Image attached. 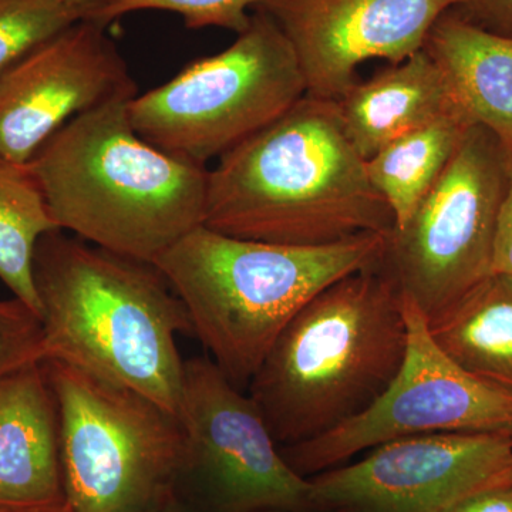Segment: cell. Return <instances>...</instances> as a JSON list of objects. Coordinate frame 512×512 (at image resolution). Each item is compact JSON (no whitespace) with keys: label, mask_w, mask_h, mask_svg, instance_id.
<instances>
[{"label":"cell","mask_w":512,"mask_h":512,"mask_svg":"<svg viewBox=\"0 0 512 512\" xmlns=\"http://www.w3.org/2000/svg\"><path fill=\"white\" fill-rule=\"evenodd\" d=\"M35 285L43 360L124 384L178 416L185 360L177 336L194 330L156 265L57 229L37 245Z\"/></svg>","instance_id":"cell-2"},{"label":"cell","mask_w":512,"mask_h":512,"mask_svg":"<svg viewBox=\"0 0 512 512\" xmlns=\"http://www.w3.org/2000/svg\"><path fill=\"white\" fill-rule=\"evenodd\" d=\"M67 2L76 3V5L86 6V8L92 9L93 12L94 9L99 8V6L103 5V3L109 2V0H67Z\"/></svg>","instance_id":"cell-28"},{"label":"cell","mask_w":512,"mask_h":512,"mask_svg":"<svg viewBox=\"0 0 512 512\" xmlns=\"http://www.w3.org/2000/svg\"><path fill=\"white\" fill-rule=\"evenodd\" d=\"M406 352L403 295L382 261L313 296L279 333L248 394L278 446H293L366 412Z\"/></svg>","instance_id":"cell-3"},{"label":"cell","mask_w":512,"mask_h":512,"mask_svg":"<svg viewBox=\"0 0 512 512\" xmlns=\"http://www.w3.org/2000/svg\"><path fill=\"white\" fill-rule=\"evenodd\" d=\"M471 126L460 111H451L397 138L366 161L370 183L389 205L394 227L409 220L446 170Z\"/></svg>","instance_id":"cell-18"},{"label":"cell","mask_w":512,"mask_h":512,"mask_svg":"<svg viewBox=\"0 0 512 512\" xmlns=\"http://www.w3.org/2000/svg\"><path fill=\"white\" fill-rule=\"evenodd\" d=\"M448 512H512V487L477 495Z\"/></svg>","instance_id":"cell-25"},{"label":"cell","mask_w":512,"mask_h":512,"mask_svg":"<svg viewBox=\"0 0 512 512\" xmlns=\"http://www.w3.org/2000/svg\"><path fill=\"white\" fill-rule=\"evenodd\" d=\"M0 512H74L66 498L45 504L0 505Z\"/></svg>","instance_id":"cell-26"},{"label":"cell","mask_w":512,"mask_h":512,"mask_svg":"<svg viewBox=\"0 0 512 512\" xmlns=\"http://www.w3.org/2000/svg\"><path fill=\"white\" fill-rule=\"evenodd\" d=\"M259 0H109L90 13L89 18L109 25L128 13L161 10L177 13L185 28H220L244 32Z\"/></svg>","instance_id":"cell-21"},{"label":"cell","mask_w":512,"mask_h":512,"mask_svg":"<svg viewBox=\"0 0 512 512\" xmlns=\"http://www.w3.org/2000/svg\"><path fill=\"white\" fill-rule=\"evenodd\" d=\"M440 67L456 109L500 141L512 165V39L477 28L450 9L423 47Z\"/></svg>","instance_id":"cell-15"},{"label":"cell","mask_w":512,"mask_h":512,"mask_svg":"<svg viewBox=\"0 0 512 512\" xmlns=\"http://www.w3.org/2000/svg\"><path fill=\"white\" fill-rule=\"evenodd\" d=\"M106 28L80 20L0 74V158L28 164L69 121L137 96Z\"/></svg>","instance_id":"cell-12"},{"label":"cell","mask_w":512,"mask_h":512,"mask_svg":"<svg viewBox=\"0 0 512 512\" xmlns=\"http://www.w3.org/2000/svg\"><path fill=\"white\" fill-rule=\"evenodd\" d=\"M407 352L399 375L372 407L316 439L281 447L301 476L339 467L389 441L436 433L512 437V394L494 389L457 366L437 346L426 316L403 296Z\"/></svg>","instance_id":"cell-9"},{"label":"cell","mask_w":512,"mask_h":512,"mask_svg":"<svg viewBox=\"0 0 512 512\" xmlns=\"http://www.w3.org/2000/svg\"><path fill=\"white\" fill-rule=\"evenodd\" d=\"M185 434L180 476L220 512L311 510V480L282 456L261 410L210 356L184 362L178 410Z\"/></svg>","instance_id":"cell-10"},{"label":"cell","mask_w":512,"mask_h":512,"mask_svg":"<svg viewBox=\"0 0 512 512\" xmlns=\"http://www.w3.org/2000/svg\"><path fill=\"white\" fill-rule=\"evenodd\" d=\"M130 100L69 121L28 165L62 231L154 264L202 225L208 168L144 140L128 116Z\"/></svg>","instance_id":"cell-4"},{"label":"cell","mask_w":512,"mask_h":512,"mask_svg":"<svg viewBox=\"0 0 512 512\" xmlns=\"http://www.w3.org/2000/svg\"><path fill=\"white\" fill-rule=\"evenodd\" d=\"M42 360V320L18 298L0 301V379Z\"/></svg>","instance_id":"cell-22"},{"label":"cell","mask_w":512,"mask_h":512,"mask_svg":"<svg viewBox=\"0 0 512 512\" xmlns=\"http://www.w3.org/2000/svg\"><path fill=\"white\" fill-rule=\"evenodd\" d=\"M90 12L67 0H0V74Z\"/></svg>","instance_id":"cell-20"},{"label":"cell","mask_w":512,"mask_h":512,"mask_svg":"<svg viewBox=\"0 0 512 512\" xmlns=\"http://www.w3.org/2000/svg\"><path fill=\"white\" fill-rule=\"evenodd\" d=\"M453 10L485 32L512 39V0H457Z\"/></svg>","instance_id":"cell-23"},{"label":"cell","mask_w":512,"mask_h":512,"mask_svg":"<svg viewBox=\"0 0 512 512\" xmlns=\"http://www.w3.org/2000/svg\"><path fill=\"white\" fill-rule=\"evenodd\" d=\"M512 165L473 124L409 220L387 235L383 266L427 320L493 274L495 229Z\"/></svg>","instance_id":"cell-8"},{"label":"cell","mask_w":512,"mask_h":512,"mask_svg":"<svg viewBox=\"0 0 512 512\" xmlns=\"http://www.w3.org/2000/svg\"><path fill=\"white\" fill-rule=\"evenodd\" d=\"M202 225L234 238L323 247L390 234L396 222L336 100L305 94L208 170Z\"/></svg>","instance_id":"cell-1"},{"label":"cell","mask_w":512,"mask_h":512,"mask_svg":"<svg viewBox=\"0 0 512 512\" xmlns=\"http://www.w3.org/2000/svg\"><path fill=\"white\" fill-rule=\"evenodd\" d=\"M387 235L293 247L229 237L200 225L154 265L183 301L212 362L242 390L279 333L313 296L383 261Z\"/></svg>","instance_id":"cell-5"},{"label":"cell","mask_w":512,"mask_h":512,"mask_svg":"<svg viewBox=\"0 0 512 512\" xmlns=\"http://www.w3.org/2000/svg\"><path fill=\"white\" fill-rule=\"evenodd\" d=\"M269 512H281V511H269Z\"/></svg>","instance_id":"cell-29"},{"label":"cell","mask_w":512,"mask_h":512,"mask_svg":"<svg viewBox=\"0 0 512 512\" xmlns=\"http://www.w3.org/2000/svg\"><path fill=\"white\" fill-rule=\"evenodd\" d=\"M336 103L346 136L365 161L404 134L458 111L440 67L424 49L356 82Z\"/></svg>","instance_id":"cell-16"},{"label":"cell","mask_w":512,"mask_h":512,"mask_svg":"<svg viewBox=\"0 0 512 512\" xmlns=\"http://www.w3.org/2000/svg\"><path fill=\"white\" fill-rule=\"evenodd\" d=\"M305 94L301 67L284 33L254 10L231 46L137 94L128 116L148 143L207 167L284 116Z\"/></svg>","instance_id":"cell-7"},{"label":"cell","mask_w":512,"mask_h":512,"mask_svg":"<svg viewBox=\"0 0 512 512\" xmlns=\"http://www.w3.org/2000/svg\"><path fill=\"white\" fill-rule=\"evenodd\" d=\"M59 413L43 362L0 379V505L63 500Z\"/></svg>","instance_id":"cell-14"},{"label":"cell","mask_w":512,"mask_h":512,"mask_svg":"<svg viewBox=\"0 0 512 512\" xmlns=\"http://www.w3.org/2000/svg\"><path fill=\"white\" fill-rule=\"evenodd\" d=\"M311 480V510L448 512L512 487V437L436 433L389 441Z\"/></svg>","instance_id":"cell-11"},{"label":"cell","mask_w":512,"mask_h":512,"mask_svg":"<svg viewBox=\"0 0 512 512\" xmlns=\"http://www.w3.org/2000/svg\"><path fill=\"white\" fill-rule=\"evenodd\" d=\"M60 424L64 497L74 512H148L174 493L185 434L146 394L43 360Z\"/></svg>","instance_id":"cell-6"},{"label":"cell","mask_w":512,"mask_h":512,"mask_svg":"<svg viewBox=\"0 0 512 512\" xmlns=\"http://www.w3.org/2000/svg\"><path fill=\"white\" fill-rule=\"evenodd\" d=\"M173 501V493H171L148 512H174Z\"/></svg>","instance_id":"cell-27"},{"label":"cell","mask_w":512,"mask_h":512,"mask_svg":"<svg viewBox=\"0 0 512 512\" xmlns=\"http://www.w3.org/2000/svg\"><path fill=\"white\" fill-rule=\"evenodd\" d=\"M493 274L512 276V170L495 229Z\"/></svg>","instance_id":"cell-24"},{"label":"cell","mask_w":512,"mask_h":512,"mask_svg":"<svg viewBox=\"0 0 512 512\" xmlns=\"http://www.w3.org/2000/svg\"><path fill=\"white\" fill-rule=\"evenodd\" d=\"M57 229L29 165L0 158V279L39 318L36 248L40 239Z\"/></svg>","instance_id":"cell-19"},{"label":"cell","mask_w":512,"mask_h":512,"mask_svg":"<svg viewBox=\"0 0 512 512\" xmlns=\"http://www.w3.org/2000/svg\"><path fill=\"white\" fill-rule=\"evenodd\" d=\"M457 0H259L291 45L306 94L339 100L369 60L403 62Z\"/></svg>","instance_id":"cell-13"},{"label":"cell","mask_w":512,"mask_h":512,"mask_svg":"<svg viewBox=\"0 0 512 512\" xmlns=\"http://www.w3.org/2000/svg\"><path fill=\"white\" fill-rule=\"evenodd\" d=\"M427 323L437 346L464 372L512 394V276H487Z\"/></svg>","instance_id":"cell-17"}]
</instances>
